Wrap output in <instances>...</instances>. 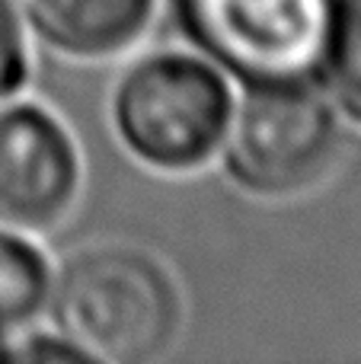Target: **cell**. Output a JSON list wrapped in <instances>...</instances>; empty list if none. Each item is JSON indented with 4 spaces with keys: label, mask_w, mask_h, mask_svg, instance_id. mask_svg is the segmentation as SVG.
<instances>
[{
    "label": "cell",
    "mask_w": 361,
    "mask_h": 364,
    "mask_svg": "<svg viewBox=\"0 0 361 364\" xmlns=\"http://www.w3.org/2000/svg\"><path fill=\"white\" fill-rule=\"evenodd\" d=\"M45 316L90 364H147L176 346L185 307L176 278L157 256L99 243L51 272Z\"/></svg>",
    "instance_id": "1"
},
{
    "label": "cell",
    "mask_w": 361,
    "mask_h": 364,
    "mask_svg": "<svg viewBox=\"0 0 361 364\" xmlns=\"http://www.w3.org/2000/svg\"><path fill=\"white\" fill-rule=\"evenodd\" d=\"M230 80L198 51L160 48L115 80L109 122L141 166L185 176L215 164L234 115Z\"/></svg>",
    "instance_id": "2"
},
{
    "label": "cell",
    "mask_w": 361,
    "mask_h": 364,
    "mask_svg": "<svg viewBox=\"0 0 361 364\" xmlns=\"http://www.w3.org/2000/svg\"><path fill=\"white\" fill-rule=\"evenodd\" d=\"M176 32L240 90L323 87L345 0H166Z\"/></svg>",
    "instance_id": "3"
},
{
    "label": "cell",
    "mask_w": 361,
    "mask_h": 364,
    "mask_svg": "<svg viewBox=\"0 0 361 364\" xmlns=\"http://www.w3.org/2000/svg\"><path fill=\"white\" fill-rule=\"evenodd\" d=\"M339 151V109L320 87L243 90L234 100L221 166L240 192L279 201L320 186Z\"/></svg>",
    "instance_id": "4"
},
{
    "label": "cell",
    "mask_w": 361,
    "mask_h": 364,
    "mask_svg": "<svg viewBox=\"0 0 361 364\" xmlns=\"http://www.w3.org/2000/svg\"><path fill=\"white\" fill-rule=\"evenodd\" d=\"M83 160L74 134L38 102L0 106V227L55 230L80 198Z\"/></svg>",
    "instance_id": "5"
},
{
    "label": "cell",
    "mask_w": 361,
    "mask_h": 364,
    "mask_svg": "<svg viewBox=\"0 0 361 364\" xmlns=\"http://www.w3.org/2000/svg\"><path fill=\"white\" fill-rule=\"evenodd\" d=\"M160 0H19L23 23L38 42L70 61H112L138 48Z\"/></svg>",
    "instance_id": "6"
},
{
    "label": "cell",
    "mask_w": 361,
    "mask_h": 364,
    "mask_svg": "<svg viewBox=\"0 0 361 364\" xmlns=\"http://www.w3.org/2000/svg\"><path fill=\"white\" fill-rule=\"evenodd\" d=\"M51 272L48 256L32 233L0 227V346L45 316Z\"/></svg>",
    "instance_id": "7"
},
{
    "label": "cell",
    "mask_w": 361,
    "mask_h": 364,
    "mask_svg": "<svg viewBox=\"0 0 361 364\" xmlns=\"http://www.w3.org/2000/svg\"><path fill=\"white\" fill-rule=\"evenodd\" d=\"M323 87L349 122L361 128V0H345Z\"/></svg>",
    "instance_id": "8"
},
{
    "label": "cell",
    "mask_w": 361,
    "mask_h": 364,
    "mask_svg": "<svg viewBox=\"0 0 361 364\" xmlns=\"http://www.w3.org/2000/svg\"><path fill=\"white\" fill-rule=\"evenodd\" d=\"M32 77L29 29L16 0H0V106L16 100Z\"/></svg>",
    "instance_id": "9"
},
{
    "label": "cell",
    "mask_w": 361,
    "mask_h": 364,
    "mask_svg": "<svg viewBox=\"0 0 361 364\" xmlns=\"http://www.w3.org/2000/svg\"><path fill=\"white\" fill-rule=\"evenodd\" d=\"M0 361H13V364H74V361H90L74 342H68L58 329L51 333H26L13 336L10 342L0 346Z\"/></svg>",
    "instance_id": "10"
}]
</instances>
